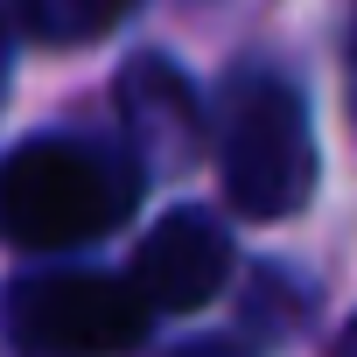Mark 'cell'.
<instances>
[{
	"instance_id": "cell-3",
	"label": "cell",
	"mask_w": 357,
	"mask_h": 357,
	"mask_svg": "<svg viewBox=\"0 0 357 357\" xmlns=\"http://www.w3.org/2000/svg\"><path fill=\"white\" fill-rule=\"evenodd\" d=\"M147 294L133 287V273H36L0 294V322L22 350H70V357H98V350H133L147 336Z\"/></svg>"
},
{
	"instance_id": "cell-4",
	"label": "cell",
	"mask_w": 357,
	"mask_h": 357,
	"mask_svg": "<svg viewBox=\"0 0 357 357\" xmlns=\"http://www.w3.org/2000/svg\"><path fill=\"white\" fill-rule=\"evenodd\" d=\"M225 280H231V238L204 211H168L133 252V287L147 294L154 315H197L225 294Z\"/></svg>"
},
{
	"instance_id": "cell-8",
	"label": "cell",
	"mask_w": 357,
	"mask_h": 357,
	"mask_svg": "<svg viewBox=\"0 0 357 357\" xmlns=\"http://www.w3.org/2000/svg\"><path fill=\"white\" fill-rule=\"evenodd\" d=\"M336 350H343V357H357V322H343V336H336Z\"/></svg>"
},
{
	"instance_id": "cell-7",
	"label": "cell",
	"mask_w": 357,
	"mask_h": 357,
	"mask_svg": "<svg viewBox=\"0 0 357 357\" xmlns=\"http://www.w3.org/2000/svg\"><path fill=\"white\" fill-rule=\"evenodd\" d=\"M350 112H357V22H350Z\"/></svg>"
},
{
	"instance_id": "cell-2",
	"label": "cell",
	"mask_w": 357,
	"mask_h": 357,
	"mask_svg": "<svg viewBox=\"0 0 357 357\" xmlns=\"http://www.w3.org/2000/svg\"><path fill=\"white\" fill-rule=\"evenodd\" d=\"M218 175L238 218L280 225L308 204L315 190V140L308 112L287 77L273 70H238L225 91V126H218Z\"/></svg>"
},
{
	"instance_id": "cell-9",
	"label": "cell",
	"mask_w": 357,
	"mask_h": 357,
	"mask_svg": "<svg viewBox=\"0 0 357 357\" xmlns=\"http://www.w3.org/2000/svg\"><path fill=\"white\" fill-rule=\"evenodd\" d=\"M0 70H8V29H0Z\"/></svg>"
},
{
	"instance_id": "cell-1",
	"label": "cell",
	"mask_w": 357,
	"mask_h": 357,
	"mask_svg": "<svg viewBox=\"0 0 357 357\" xmlns=\"http://www.w3.org/2000/svg\"><path fill=\"white\" fill-rule=\"evenodd\" d=\"M140 204V168L84 140H29L0 161V238L63 252L119 231Z\"/></svg>"
},
{
	"instance_id": "cell-5",
	"label": "cell",
	"mask_w": 357,
	"mask_h": 357,
	"mask_svg": "<svg viewBox=\"0 0 357 357\" xmlns=\"http://www.w3.org/2000/svg\"><path fill=\"white\" fill-rule=\"evenodd\" d=\"M119 105H126V119H133V133H147V140H161V154H175V140L190 133V91H183V77H175V63L168 56H133L126 70H119Z\"/></svg>"
},
{
	"instance_id": "cell-6",
	"label": "cell",
	"mask_w": 357,
	"mask_h": 357,
	"mask_svg": "<svg viewBox=\"0 0 357 357\" xmlns=\"http://www.w3.org/2000/svg\"><path fill=\"white\" fill-rule=\"evenodd\" d=\"M126 15H133V0H15V22H22L36 43H56V50L98 43V36H112Z\"/></svg>"
}]
</instances>
